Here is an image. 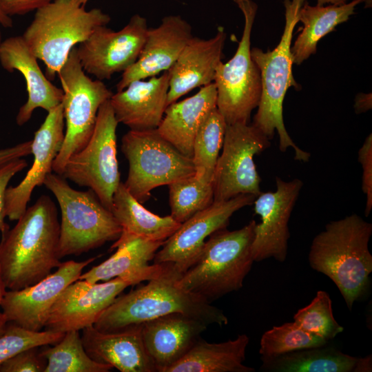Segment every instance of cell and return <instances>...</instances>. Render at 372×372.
<instances>
[{
    "label": "cell",
    "instance_id": "6da1fadb",
    "mask_svg": "<svg viewBox=\"0 0 372 372\" xmlns=\"http://www.w3.org/2000/svg\"><path fill=\"white\" fill-rule=\"evenodd\" d=\"M59 234L56 206L50 196L42 195L12 229L1 234L0 271L6 289L32 286L61 265Z\"/></svg>",
    "mask_w": 372,
    "mask_h": 372
},
{
    "label": "cell",
    "instance_id": "7a4b0ae2",
    "mask_svg": "<svg viewBox=\"0 0 372 372\" xmlns=\"http://www.w3.org/2000/svg\"><path fill=\"white\" fill-rule=\"evenodd\" d=\"M372 224L356 214L333 220L317 234L308 255L310 267L336 285L349 310L369 287Z\"/></svg>",
    "mask_w": 372,
    "mask_h": 372
},
{
    "label": "cell",
    "instance_id": "3957f363",
    "mask_svg": "<svg viewBox=\"0 0 372 372\" xmlns=\"http://www.w3.org/2000/svg\"><path fill=\"white\" fill-rule=\"evenodd\" d=\"M167 264L160 276L116 298L93 326L101 332H116L175 313L194 318L208 326L228 324V318L221 309L178 287L177 280L181 273L172 264Z\"/></svg>",
    "mask_w": 372,
    "mask_h": 372
},
{
    "label": "cell",
    "instance_id": "277c9868",
    "mask_svg": "<svg viewBox=\"0 0 372 372\" xmlns=\"http://www.w3.org/2000/svg\"><path fill=\"white\" fill-rule=\"evenodd\" d=\"M256 225L252 220L239 229L224 228L210 235L197 260L177 280L178 286L209 302L241 289L254 262Z\"/></svg>",
    "mask_w": 372,
    "mask_h": 372
},
{
    "label": "cell",
    "instance_id": "5b68a950",
    "mask_svg": "<svg viewBox=\"0 0 372 372\" xmlns=\"http://www.w3.org/2000/svg\"><path fill=\"white\" fill-rule=\"evenodd\" d=\"M307 0H284L285 25L278 45L271 51L251 49V56L259 68L262 92L258 110L252 123L269 140L277 131L279 149L285 152L289 147L295 152V160L308 162L310 153L299 148L289 135L284 124L282 104L289 87L299 88L292 73L293 57L291 44L293 32L299 21L298 12Z\"/></svg>",
    "mask_w": 372,
    "mask_h": 372
},
{
    "label": "cell",
    "instance_id": "8992f818",
    "mask_svg": "<svg viewBox=\"0 0 372 372\" xmlns=\"http://www.w3.org/2000/svg\"><path fill=\"white\" fill-rule=\"evenodd\" d=\"M110 20L101 9L86 10L79 0H54L36 10L21 36L53 80L75 45Z\"/></svg>",
    "mask_w": 372,
    "mask_h": 372
},
{
    "label": "cell",
    "instance_id": "52a82bcc",
    "mask_svg": "<svg viewBox=\"0 0 372 372\" xmlns=\"http://www.w3.org/2000/svg\"><path fill=\"white\" fill-rule=\"evenodd\" d=\"M43 185L54 194L61 210L57 249L60 260L79 256L120 237L121 227L92 189H73L55 173L48 174Z\"/></svg>",
    "mask_w": 372,
    "mask_h": 372
},
{
    "label": "cell",
    "instance_id": "ba28073f",
    "mask_svg": "<svg viewBox=\"0 0 372 372\" xmlns=\"http://www.w3.org/2000/svg\"><path fill=\"white\" fill-rule=\"evenodd\" d=\"M121 147L129 163L123 183L141 204L154 188L195 175L192 158L181 154L156 129L130 130L122 137Z\"/></svg>",
    "mask_w": 372,
    "mask_h": 372
},
{
    "label": "cell",
    "instance_id": "9c48e42d",
    "mask_svg": "<svg viewBox=\"0 0 372 372\" xmlns=\"http://www.w3.org/2000/svg\"><path fill=\"white\" fill-rule=\"evenodd\" d=\"M57 74L63 92L61 104L65 129L52 171L61 175L69 158L89 141L99 108L113 93L103 81L92 80L85 74L79 61L76 47L70 51Z\"/></svg>",
    "mask_w": 372,
    "mask_h": 372
},
{
    "label": "cell",
    "instance_id": "30bf717a",
    "mask_svg": "<svg viewBox=\"0 0 372 372\" xmlns=\"http://www.w3.org/2000/svg\"><path fill=\"white\" fill-rule=\"evenodd\" d=\"M233 1L243 14V32L234 56L218 65L214 81L216 107L227 125L249 123L262 92L260 70L251 56V34L258 6L252 0Z\"/></svg>",
    "mask_w": 372,
    "mask_h": 372
},
{
    "label": "cell",
    "instance_id": "8fae6325",
    "mask_svg": "<svg viewBox=\"0 0 372 372\" xmlns=\"http://www.w3.org/2000/svg\"><path fill=\"white\" fill-rule=\"evenodd\" d=\"M117 121L110 100L99 108L93 133L87 144L73 154L61 176L92 189L110 211L121 183L117 161Z\"/></svg>",
    "mask_w": 372,
    "mask_h": 372
},
{
    "label": "cell",
    "instance_id": "7c38bea8",
    "mask_svg": "<svg viewBox=\"0 0 372 372\" xmlns=\"http://www.w3.org/2000/svg\"><path fill=\"white\" fill-rule=\"evenodd\" d=\"M270 145V140L252 124L227 125L212 178L214 201L227 200L240 194L257 197L262 192L261 178L254 158Z\"/></svg>",
    "mask_w": 372,
    "mask_h": 372
},
{
    "label": "cell",
    "instance_id": "4fadbf2b",
    "mask_svg": "<svg viewBox=\"0 0 372 372\" xmlns=\"http://www.w3.org/2000/svg\"><path fill=\"white\" fill-rule=\"evenodd\" d=\"M147 19L136 14L121 30L97 28L76 48L83 70L103 81L125 72L138 59L148 30Z\"/></svg>",
    "mask_w": 372,
    "mask_h": 372
},
{
    "label": "cell",
    "instance_id": "5bb4252c",
    "mask_svg": "<svg viewBox=\"0 0 372 372\" xmlns=\"http://www.w3.org/2000/svg\"><path fill=\"white\" fill-rule=\"evenodd\" d=\"M256 198L251 194H240L227 200L214 201L180 224L156 251L154 263H170L177 271L183 273L197 260L206 238L226 228L231 216L252 205Z\"/></svg>",
    "mask_w": 372,
    "mask_h": 372
},
{
    "label": "cell",
    "instance_id": "9a60e30c",
    "mask_svg": "<svg viewBox=\"0 0 372 372\" xmlns=\"http://www.w3.org/2000/svg\"><path fill=\"white\" fill-rule=\"evenodd\" d=\"M95 259L61 262L54 273L37 283L19 290L6 291L1 303L6 321L29 331H41L60 294L79 280L83 269Z\"/></svg>",
    "mask_w": 372,
    "mask_h": 372
},
{
    "label": "cell",
    "instance_id": "2e32d148",
    "mask_svg": "<svg viewBox=\"0 0 372 372\" xmlns=\"http://www.w3.org/2000/svg\"><path fill=\"white\" fill-rule=\"evenodd\" d=\"M276 189L261 192L254 200V211L261 222L256 225L252 243L254 262L269 258L282 262L288 253L289 220L303 182L298 178L285 181L276 177Z\"/></svg>",
    "mask_w": 372,
    "mask_h": 372
},
{
    "label": "cell",
    "instance_id": "e0dca14e",
    "mask_svg": "<svg viewBox=\"0 0 372 372\" xmlns=\"http://www.w3.org/2000/svg\"><path fill=\"white\" fill-rule=\"evenodd\" d=\"M131 285L130 282L119 278L101 283L74 281L62 291L52 307L45 329L66 333L94 325L117 296Z\"/></svg>",
    "mask_w": 372,
    "mask_h": 372
},
{
    "label": "cell",
    "instance_id": "ac0fdd59",
    "mask_svg": "<svg viewBox=\"0 0 372 372\" xmlns=\"http://www.w3.org/2000/svg\"><path fill=\"white\" fill-rule=\"evenodd\" d=\"M65 119L61 103L48 112L32 140L33 163L24 178L14 187H8L4 197L5 215L10 220H17L27 209L33 190L43 185L52 173L53 163L63 144Z\"/></svg>",
    "mask_w": 372,
    "mask_h": 372
},
{
    "label": "cell",
    "instance_id": "d6986e66",
    "mask_svg": "<svg viewBox=\"0 0 372 372\" xmlns=\"http://www.w3.org/2000/svg\"><path fill=\"white\" fill-rule=\"evenodd\" d=\"M193 37L191 25L180 15L163 18L158 27L148 28L138 59L123 72L116 90H123L134 81L148 79L167 71Z\"/></svg>",
    "mask_w": 372,
    "mask_h": 372
},
{
    "label": "cell",
    "instance_id": "ffe728a7",
    "mask_svg": "<svg viewBox=\"0 0 372 372\" xmlns=\"http://www.w3.org/2000/svg\"><path fill=\"white\" fill-rule=\"evenodd\" d=\"M163 243L121 233L111 246L112 249H116V252L102 263L81 273L79 280L96 283L119 278L134 285L156 278L165 271L167 264L150 265L149 262L154 259Z\"/></svg>",
    "mask_w": 372,
    "mask_h": 372
},
{
    "label": "cell",
    "instance_id": "44dd1931",
    "mask_svg": "<svg viewBox=\"0 0 372 372\" xmlns=\"http://www.w3.org/2000/svg\"><path fill=\"white\" fill-rule=\"evenodd\" d=\"M207 326L203 321L180 313L141 324L143 344L156 371L166 372L182 358L201 338Z\"/></svg>",
    "mask_w": 372,
    "mask_h": 372
},
{
    "label": "cell",
    "instance_id": "7402d4cb",
    "mask_svg": "<svg viewBox=\"0 0 372 372\" xmlns=\"http://www.w3.org/2000/svg\"><path fill=\"white\" fill-rule=\"evenodd\" d=\"M37 56L30 50L22 36L10 37L2 41L0 64L8 72L17 70L26 83L28 99L19 110L17 124L21 126L32 117L37 108L47 112L62 103V89L52 84L42 72Z\"/></svg>",
    "mask_w": 372,
    "mask_h": 372
},
{
    "label": "cell",
    "instance_id": "603a6c76",
    "mask_svg": "<svg viewBox=\"0 0 372 372\" xmlns=\"http://www.w3.org/2000/svg\"><path fill=\"white\" fill-rule=\"evenodd\" d=\"M169 74L131 82L113 94L110 104L118 123L132 130L156 129L167 107Z\"/></svg>",
    "mask_w": 372,
    "mask_h": 372
},
{
    "label": "cell",
    "instance_id": "cb8c5ba5",
    "mask_svg": "<svg viewBox=\"0 0 372 372\" xmlns=\"http://www.w3.org/2000/svg\"><path fill=\"white\" fill-rule=\"evenodd\" d=\"M226 38L224 30L218 29L211 39L193 37L187 42L176 62L167 70V106L192 90L214 82Z\"/></svg>",
    "mask_w": 372,
    "mask_h": 372
},
{
    "label": "cell",
    "instance_id": "d4e9b609",
    "mask_svg": "<svg viewBox=\"0 0 372 372\" xmlns=\"http://www.w3.org/2000/svg\"><path fill=\"white\" fill-rule=\"evenodd\" d=\"M81 340L87 355L94 361L110 364L121 372H155L146 352L141 324L105 333L93 325L82 329Z\"/></svg>",
    "mask_w": 372,
    "mask_h": 372
},
{
    "label": "cell",
    "instance_id": "484cf974",
    "mask_svg": "<svg viewBox=\"0 0 372 372\" xmlns=\"http://www.w3.org/2000/svg\"><path fill=\"white\" fill-rule=\"evenodd\" d=\"M216 101L217 91L213 82L201 87L192 96L169 105L156 130L181 154L192 158L195 136L216 107Z\"/></svg>",
    "mask_w": 372,
    "mask_h": 372
},
{
    "label": "cell",
    "instance_id": "4316f807",
    "mask_svg": "<svg viewBox=\"0 0 372 372\" xmlns=\"http://www.w3.org/2000/svg\"><path fill=\"white\" fill-rule=\"evenodd\" d=\"M249 342L246 334L220 343L200 338L166 372H254V368L243 364Z\"/></svg>",
    "mask_w": 372,
    "mask_h": 372
},
{
    "label": "cell",
    "instance_id": "83f0119b",
    "mask_svg": "<svg viewBox=\"0 0 372 372\" xmlns=\"http://www.w3.org/2000/svg\"><path fill=\"white\" fill-rule=\"evenodd\" d=\"M111 212L126 233L149 240L165 242L180 227L170 215L161 217L145 208L121 182L112 198Z\"/></svg>",
    "mask_w": 372,
    "mask_h": 372
},
{
    "label": "cell",
    "instance_id": "f1b7e54d",
    "mask_svg": "<svg viewBox=\"0 0 372 372\" xmlns=\"http://www.w3.org/2000/svg\"><path fill=\"white\" fill-rule=\"evenodd\" d=\"M364 1L353 0L349 3L327 6H312L305 1L298 12L303 28L291 47L293 63L300 65L315 54L320 39L347 21L355 13V7Z\"/></svg>",
    "mask_w": 372,
    "mask_h": 372
},
{
    "label": "cell",
    "instance_id": "f546056e",
    "mask_svg": "<svg viewBox=\"0 0 372 372\" xmlns=\"http://www.w3.org/2000/svg\"><path fill=\"white\" fill-rule=\"evenodd\" d=\"M358 359L325 344L261 358V369L276 372H355Z\"/></svg>",
    "mask_w": 372,
    "mask_h": 372
},
{
    "label": "cell",
    "instance_id": "4dcf8cb0",
    "mask_svg": "<svg viewBox=\"0 0 372 372\" xmlns=\"http://www.w3.org/2000/svg\"><path fill=\"white\" fill-rule=\"evenodd\" d=\"M226 127L225 118L216 107L207 117L195 136L192 160L195 169L194 176L202 182L212 183Z\"/></svg>",
    "mask_w": 372,
    "mask_h": 372
},
{
    "label": "cell",
    "instance_id": "1f68e13d",
    "mask_svg": "<svg viewBox=\"0 0 372 372\" xmlns=\"http://www.w3.org/2000/svg\"><path fill=\"white\" fill-rule=\"evenodd\" d=\"M41 353L47 360L44 372H108L113 369L87 355L79 331L65 333L52 347L45 345Z\"/></svg>",
    "mask_w": 372,
    "mask_h": 372
},
{
    "label": "cell",
    "instance_id": "d6a6232c",
    "mask_svg": "<svg viewBox=\"0 0 372 372\" xmlns=\"http://www.w3.org/2000/svg\"><path fill=\"white\" fill-rule=\"evenodd\" d=\"M170 216L183 223L214 202L212 183H204L194 176L168 185Z\"/></svg>",
    "mask_w": 372,
    "mask_h": 372
},
{
    "label": "cell",
    "instance_id": "836d02e7",
    "mask_svg": "<svg viewBox=\"0 0 372 372\" xmlns=\"http://www.w3.org/2000/svg\"><path fill=\"white\" fill-rule=\"evenodd\" d=\"M327 341L312 334L295 322L273 326L265 331L260 339L259 353L261 358H271L292 351L323 346Z\"/></svg>",
    "mask_w": 372,
    "mask_h": 372
},
{
    "label": "cell",
    "instance_id": "e575fe53",
    "mask_svg": "<svg viewBox=\"0 0 372 372\" xmlns=\"http://www.w3.org/2000/svg\"><path fill=\"white\" fill-rule=\"evenodd\" d=\"M293 322L327 342L344 331L343 327L334 318L329 295L322 290L316 293L308 305L298 310L293 316Z\"/></svg>",
    "mask_w": 372,
    "mask_h": 372
},
{
    "label": "cell",
    "instance_id": "d590c367",
    "mask_svg": "<svg viewBox=\"0 0 372 372\" xmlns=\"http://www.w3.org/2000/svg\"><path fill=\"white\" fill-rule=\"evenodd\" d=\"M65 333L50 330L32 331L15 324L8 322L0 336V366L18 353L33 347L55 344Z\"/></svg>",
    "mask_w": 372,
    "mask_h": 372
},
{
    "label": "cell",
    "instance_id": "8d00e7d4",
    "mask_svg": "<svg viewBox=\"0 0 372 372\" xmlns=\"http://www.w3.org/2000/svg\"><path fill=\"white\" fill-rule=\"evenodd\" d=\"M41 347L28 348L14 355L1 364L0 372H44L47 360Z\"/></svg>",
    "mask_w": 372,
    "mask_h": 372
},
{
    "label": "cell",
    "instance_id": "74e56055",
    "mask_svg": "<svg viewBox=\"0 0 372 372\" xmlns=\"http://www.w3.org/2000/svg\"><path fill=\"white\" fill-rule=\"evenodd\" d=\"M358 161L362 167V189L365 194L366 207L364 215L368 216L372 209V135L364 140L358 151Z\"/></svg>",
    "mask_w": 372,
    "mask_h": 372
},
{
    "label": "cell",
    "instance_id": "f35d334b",
    "mask_svg": "<svg viewBox=\"0 0 372 372\" xmlns=\"http://www.w3.org/2000/svg\"><path fill=\"white\" fill-rule=\"evenodd\" d=\"M28 166L23 158L10 161L0 166V232L3 234L10 229L5 222L4 197L10 180L19 172Z\"/></svg>",
    "mask_w": 372,
    "mask_h": 372
},
{
    "label": "cell",
    "instance_id": "ab89813d",
    "mask_svg": "<svg viewBox=\"0 0 372 372\" xmlns=\"http://www.w3.org/2000/svg\"><path fill=\"white\" fill-rule=\"evenodd\" d=\"M54 0H0V9L6 15H23L37 10Z\"/></svg>",
    "mask_w": 372,
    "mask_h": 372
},
{
    "label": "cell",
    "instance_id": "60d3db41",
    "mask_svg": "<svg viewBox=\"0 0 372 372\" xmlns=\"http://www.w3.org/2000/svg\"><path fill=\"white\" fill-rule=\"evenodd\" d=\"M31 145L32 140L18 143L12 147L0 149V166L31 154Z\"/></svg>",
    "mask_w": 372,
    "mask_h": 372
},
{
    "label": "cell",
    "instance_id": "b9f144b4",
    "mask_svg": "<svg viewBox=\"0 0 372 372\" xmlns=\"http://www.w3.org/2000/svg\"><path fill=\"white\" fill-rule=\"evenodd\" d=\"M371 108V94H361L356 97L355 103V112L361 113Z\"/></svg>",
    "mask_w": 372,
    "mask_h": 372
},
{
    "label": "cell",
    "instance_id": "7bdbcfd3",
    "mask_svg": "<svg viewBox=\"0 0 372 372\" xmlns=\"http://www.w3.org/2000/svg\"><path fill=\"white\" fill-rule=\"evenodd\" d=\"M6 291V288L4 285L3 280L1 277V271H0V336L4 332L6 327L7 326L8 322L6 320L4 314L1 309V303L3 298L4 297L5 293Z\"/></svg>",
    "mask_w": 372,
    "mask_h": 372
},
{
    "label": "cell",
    "instance_id": "ee69618b",
    "mask_svg": "<svg viewBox=\"0 0 372 372\" xmlns=\"http://www.w3.org/2000/svg\"><path fill=\"white\" fill-rule=\"evenodd\" d=\"M371 355L364 358H359L355 372L371 371Z\"/></svg>",
    "mask_w": 372,
    "mask_h": 372
},
{
    "label": "cell",
    "instance_id": "f6af8a7d",
    "mask_svg": "<svg viewBox=\"0 0 372 372\" xmlns=\"http://www.w3.org/2000/svg\"><path fill=\"white\" fill-rule=\"evenodd\" d=\"M0 24L5 28H10L13 22L10 17L4 14L0 9Z\"/></svg>",
    "mask_w": 372,
    "mask_h": 372
},
{
    "label": "cell",
    "instance_id": "bcb514c9",
    "mask_svg": "<svg viewBox=\"0 0 372 372\" xmlns=\"http://www.w3.org/2000/svg\"><path fill=\"white\" fill-rule=\"evenodd\" d=\"M348 0H317V6H322L325 4H331V5H342L346 3Z\"/></svg>",
    "mask_w": 372,
    "mask_h": 372
},
{
    "label": "cell",
    "instance_id": "7dc6e473",
    "mask_svg": "<svg viewBox=\"0 0 372 372\" xmlns=\"http://www.w3.org/2000/svg\"><path fill=\"white\" fill-rule=\"evenodd\" d=\"M83 6H85L88 0H79Z\"/></svg>",
    "mask_w": 372,
    "mask_h": 372
},
{
    "label": "cell",
    "instance_id": "c3c4849f",
    "mask_svg": "<svg viewBox=\"0 0 372 372\" xmlns=\"http://www.w3.org/2000/svg\"><path fill=\"white\" fill-rule=\"evenodd\" d=\"M1 25V24H0ZM2 39H1V30H0V48H1V43H2Z\"/></svg>",
    "mask_w": 372,
    "mask_h": 372
}]
</instances>
